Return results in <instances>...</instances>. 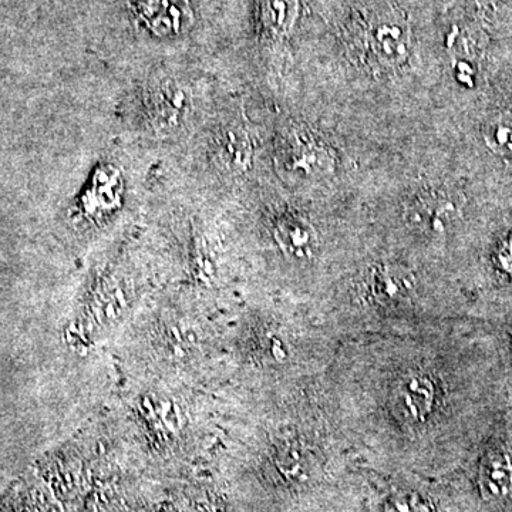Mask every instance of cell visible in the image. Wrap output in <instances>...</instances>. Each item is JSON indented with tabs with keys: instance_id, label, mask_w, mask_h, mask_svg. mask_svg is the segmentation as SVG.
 <instances>
[{
	"instance_id": "obj_1",
	"label": "cell",
	"mask_w": 512,
	"mask_h": 512,
	"mask_svg": "<svg viewBox=\"0 0 512 512\" xmlns=\"http://www.w3.org/2000/svg\"><path fill=\"white\" fill-rule=\"evenodd\" d=\"M279 161L286 173L302 180L328 175L333 157L328 146L306 128H292L282 138Z\"/></svg>"
},
{
	"instance_id": "obj_2",
	"label": "cell",
	"mask_w": 512,
	"mask_h": 512,
	"mask_svg": "<svg viewBox=\"0 0 512 512\" xmlns=\"http://www.w3.org/2000/svg\"><path fill=\"white\" fill-rule=\"evenodd\" d=\"M457 215L456 198L436 188H427L414 195L406 210L410 227L430 237L446 234Z\"/></svg>"
},
{
	"instance_id": "obj_3",
	"label": "cell",
	"mask_w": 512,
	"mask_h": 512,
	"mask_svg": "<svg viewBox=\"0 0 512 512\" xmlns=\"http://www.w3.org/2000/svg\"><path fill=\"white\" fill-rule=\"evenodd\" d=\"M365 46L370 57L380 66H397L406 60L409 29L400 16L382 13L367 28Z\"/></svg>"
},
{
	"instance_id": "obj_4",
	"label": "cell",
	"mask_w": 512,
	"mask_h": 512,
	"mask_svg": "<svg viewBox=\"0 0 512 512\" xmlns=\"http://www.w3.org/2000/svg\"><path fill=\"white\" fill-rule=\"evenodd\" d=\"M190 103V96L181 84L174 80H160L147 92L148 120L157 130H174L187 117Z\"/></svg>"
},
{
	"instance_id": "obj_5",
	"label": "cell",
	"mask_w": 512,
	"mask_h": 512,
	"mask_svg": "<svg viewBox=\"0 0 512 512\" xmlns=\"http://www.w3.org/2000/svg\"><path fill=\"white\" fill-rule=\"evenodd\" d=\"M367 288L377 305H399L412 295L416 278L402 265L380 264L370 271Z\"/></svg>"
},
{
	"instance_id": "obj_6",
	"label": "cell",
	"mask_w": 512,
	"mask_h": 512,
	"mask_svg": "<svg viewBox=\"0 0 512 512\" xmlns=\"http://www.w3.org/2000/svg\"><path fill=\"white\" fill-rule=\"evenodd\" d=\"M436 400V387L430 377L410 375L394 392V407L404 419L421 421L431 413Z\"/></svg>"
},
{
	"instance_id": "obj_7",
	"label": "cell",
	"mask_w": 512,
	"mask_h": 512,
	"mask_svg": "<svg viewBox=\"0 0 512 512\" xmlns=\"http://www.w3.org/2000/svg\"><path fill=\"white\" fill-rule=\"evenodd\" d=\"M275 241L284 254L295 259H308L316 245L312 225L299 215H284L276 222Z\"/></svg>"
},
{
	"instance_id": "obj_8",
	"label": "cell",
	"mask_w": 512,
	"mask_h": 512,
	"mask_svg": "<svg viewBox=\"0 0 512 512\" xmlns=\"http://www.w3.org/2000/svg\"><path fill=\"white\" fill-rule=\"evenodd\" d=\"M478 484L485 500L497 501L512 494V454L493 451L484 458Z\"/></svg>"
},
{
	"instance_id": "obj_9",
	"label": "cell",
	"mask_w": 512,
	"mask_h": 512,
	"mask_svg": "<svg viewBox=\"0 0 512 512\" xmlns=\"http://www.w3.org/2000/svg\"><path fill=\"white\" fill-rule=\"evenodd\" d=\"M218 156L222 164L231 171L247 170L251 164V141L244 131L239 128H228L222 131L217 140Z\"/></svg>"
},
{
	"instance_id": "obj_10",
	"label": "cell",
	"mask_w": 512,
	"mask_h": 512,
	"mask_svg": "<svg viewBox=\"0 0 512 512\" xmlns=\"http://www.w3.org/2000/svg\"><path fill=\"white\" fill-rule=\"evenodd\" d=\"M110 168H104L94 177V183L87 195V210L106 211L114 207L119 201L120 180L119 175Z\"/></svg>"
},
{
	"instance_id": "obj_11",
	"label": "cell",
	"mask_w": 512,
	"mask_h": 512,
	"mask_svg": "<svg viewBox=\"0 0 512 512\" xmlns=\"http://www.w3.org/2000/svg\"><path fill=\"white\" fill-rule=\"evenodd\" d=\"M143 15L158 32H174L183 25L184 12L173 0H148Z\"/></svg>"
},
{
	"instance_id": "obj_12",
	"label": "cell",
	"mask_w": 512,
	"mask_h": 512,
	"mask_svg": "<svg viewBox=\"0 0 512 512\" xmlns=\"http://www.w3.org/2000/svg\"><path fill=\"white\" fill-rule=\"evenodd\" d=\"M384 512H434L433 507L417 494H397L386 503Z\"/></svg>"
}]
</instances>
